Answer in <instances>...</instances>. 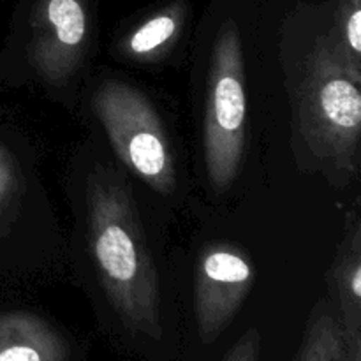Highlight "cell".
<instances>
[{
	"label": "cell",
	"mask_w": 361,
	"mask_h": 361,
	"mask_svg": "<svg viewBox=\"0 0 361 361\" xmlns=\"http://www.w3.org/2000/svg\"><path fill=\"white\" fill-rule=\"evenodd\" d=\"M28 59L49 83H63L76 73L90 35L88 0H32Z\"/></svg>",
	"instance_id": "5b68a950"
},
{
	"label": "cell",
	"mask_w": 361,
	"mask_h": 361,
	"mask_svg": "<svg viewBox=\"0 0 361 361\" xmlns=\"http://www.w3.org/2000/svg\"><path fill=\"white\" fill-rule=\"evenodd\" d=\"M56 341L34 316L21 312L0 316V361H44Z\"/></svg>",
	"instance_id": "ba28073f"
},
{
	"label": "cell",
	"mask_w": 361,
	"mask_h": 361,
	"mask_svg": "<svg viewBox=\"0 0 361 361\" xmlns=\"http://www.w3.org/2000/svg\"><path fill=\"white\" fill-rule=\"evenodd\" d=\"M254 284V264L233 245L215 243L201 254L196 270V314L203 338L229 323Z\"/></svg>",
	"instance_id": "8992f818"
},
{
	"label": "cell",
	"mask_w": 361,
	"mask_h": 361,
	"mask_svg": "<svg viewBox=\"0 0 361 361\" xmlns=\"http://www.w3.org/2000/svg\"><path fill=\"white\" fill-rule=\"evenodd\" d=\"M361 76L341 59L331 34L321 35L298 87V118L310 150L331 168L355 175L361 134Z\"/></svg>",
	"instance_id": "7a4b0ae2"
},
{
	"label": "cell",
	"mask_w": 361,
	"mask_h": 361,
	"mask_svg": "<svg viewBox=\"0 0 361 361\" xmlns=\"http://www.w3.org/2000/svg\"><path fill=\"white\" fill-rule=\"evenodd\" d=\"M187 6L183 0H173L141 21L120 42V53L137 62L162 59L178 39L185 21Z\"/></svg>",
	"instance_id": "52a82bcc"
},
{
	"label": "cell",
	"mask_w": 361,
	"mask_h": 361,
	"mask_svg": "<svg viewBox=\"0 0 361 361\" xmlns=\"http://www.w3.org/2000/svg\"><path fill=\"white\" fill-rule=\"evenodd\" d=\"M335 267V288L341 298L348 323L358 330L360 307H361V231L356 224L353 229L349 242L337 257Z\"/></svg>",
	"instance_id": "9c48e42d"
},
{
	"label": "cell",
	"mask_w": 361,
	"mask_h": 361,
	"mask_svg": "<svg viewBox=\"0 0 361 361\" xmlns=\"http://www.w3.org/2000/svg\"><path fill=\"white\" fill-rule=\"evenodd\" d=\"M20 189L18 164L9 150L0 147V215L9 208L11 201L16 197Z\"/></svg>",
	"instance_id": "8fae6325"
},
{
	"label": "cell",
	"mask_w": 361,
	"mask_h": 361,
	"mask_svg": "<svg viewBox=\"0 0 361 361\" xmlns=\"http://www.w3.org/2000/svg\"><path fill=\"white\" fill-rule=\"evenodd\" d=\"M247 94L240 32L226 21L215 39L204 106L203 150L208 180L217 192L236 180L245 152Z\"/></svg>",
	"instance_id": "3957f363"
},
{
	"label": "cell",
	"mask_w": 361,
	"mask_h": 361,
	"mask_svg": "<svg viewBox=\"0 0 361 361\" xmlns=\"http://www.w3.org/2000/svg\"><path fill=\"white\" fill-rule=\"evenodd\" d=\"M88 245L116 312L137 330L157 334L159 282L129 189L97 166L87 180Z\"/></svg>",
	"instance_id": "6da1fadb"
},
{
	"label": "cell",
	"mask_w": 361,
	"mask_h": 361,
	"mask_svg": "<svg viewBox=\"0 0 361 361\" xmlns=\"http://www.w3.org/2000/svg\"><path fill=\"white\" fill-rule=\"evenodd\" d=\"M99 122L120 161L161 194L175 190L176 173L164 126L147 95L130 85L108 80L92 97Z\"/></svg>",
	"instance_id": "277c9868"
},
{
	"label": "cell",
	"mask_w": 361,
	"mask_h": 361,
	"mask_svg": "<svg viewBox=\"0 0 361 361\" xmlns=\"http://www.w3.org/2000/svg\"><path fill=\"white\" fill-rule=\"evenodd\" d=\"M331 39L348 69L361 76V0L338 2L337 30Z\"/></svg>",
	"instance_id": "30bf717a"
}]
</instances>
